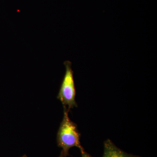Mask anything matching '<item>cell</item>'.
Returning <instances> with one entry per match:
<instances>
[{
    "instance_id": "6da1fadb",
    "label": "cell",
    "mask_w": 157,
    "mask_h": 157,
    "mask_svg": "<svg viewBox=\"0 0 157 157\" xmlns=\"http://www.w3.org/2000/svg\"><path fill=\"white\" fill-rule=\"evenodd\" d=\"M64 116L57 135V142L59 147L66 156L69 155L71 147H76L80 151L84 149L80 142V134L77 125L70 119L69 110L64 107Z\"/></svg>"
},
{
    "instance_id": "7a4b0ae2",
    "label": "cell",
    "mask_w": 157,
    "mask_h": 157,
    "mask_svg": "<svg viewBox=\"0 0 157 157\" xmlns=\"http://www.w3.org/2000/svg\"><path fill=\"white\" fill-rule=\"evenodd\" d=\"M66 68L64 76L61 85L57 98L62 102L64 107L69 111L77 106L76 101V90L73 77L72 63L66 61L64 63Z\"/></svg>"
},
{
    "instance_id": "3957f363",
    "label": "cell",
    "mask_w": 157,
    "mask_h": 157,
    "mask_svg": "<svg viewBox=\"0 0 157 157\" xmlns=\"http://www.w3.org/2000/svg\"><path fill=\"white\" fill-rule=\"evenodd\" d=\"M102 157H141L139 156L129 154L123 151L109 139L104 142V152Z\"/></svg>"
},
{
    "instance_id": "277c9868",
    "label": "cell",
    "mask_w": 157,
    "mask_h": 157,
    "mask_svg": "<svg viewBox=\"0 0 157 157\" xmlns=\"http://www.w3.org/2000/svg\"><path fill=\"white\" fill-rule=\"evenodd\" d=\"M81 153V157H93L91 156L90 154L87 153L83 149L82 150L80 151Z\"/></svg>"
},
{
    "instance_id": "5b68a950",
    "label": "cell",
    "mask_w": 157,
    "mask_h": 157,
    "mask_svg": "<svg viewBox=\"0 0 157 157\" xmlns=\"http://www.w3.org/2000/svg\"><path fill=\"white\" fill-rule=\"evenodd\" d=\"M59 157H67V156H66L65 155H64V154L63 153V152H61V155H60L59 156Z\"/></svg>"
},
{
    "instance_id": "8992f818",
    "label": "cell",
    "mask_w": 157,
    "mask_h": 157,
    "mask_svg": "<svg viewBox=\"0 0 157 157\" xmlns=\"http://www.w3.org/2000/svg\"><path fill=\"white\" fill-rule=\"evenodd\" d=\"M21 157H27V156L26 155H24L23 156Z\"/></svg>"
}]
</instances>
